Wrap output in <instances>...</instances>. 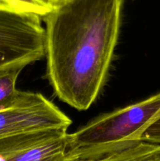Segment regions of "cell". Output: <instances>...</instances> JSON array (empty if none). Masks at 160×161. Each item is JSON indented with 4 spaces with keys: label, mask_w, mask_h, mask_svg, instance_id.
<instances>
[{
    "label": "cell",
    "mask_w": 160,
    "mask_h": 161,
    "mask_svg": "<svg viewBox=\"0 0 160 161\" xmlns=\"http://www.w3.org/2000/svg\"><path fill=\"white\" fill-rule=\"evenodd\" d=\"M123 0H71L45 22L47 77L56 97L88 109L107 80L117 45Z\"/></svg>",
    "instance_id": "1"
},
{
    "label": "cell",
    "mask_w": 160,
    "mask_h": 161,
    "mask_svg": "<svg viewBox=\"0 0 160 161\" xmlns=\"http://www.w3.org/2000/svg\"><path fill=\"white\" fill-rule=\"evenodd\" d=\"M160 93L144 101L104 114L67 135L68 153L93 152L130 142L160 145Z\"/></svg>",
    "instance_id": "2"
},
{
    "label": "cell",
    "mask_w": 160,
    "mask_h": 161,
    "mask_svg": "<svg viewBox=\"0 0 160 161\" xmlns=\"http://www.w3.org/2000/svg\"><path fill=\"white\" fill-rule=\"evenodd\" d=\"M45 28L34 14L0 8V71L21 67L45 55Z\"/></svg>",
    "instance_id": "3"
},
{
    "label": "cell",
    "mask_w": 160,
    "mask_h": 161,
    "mask_svg": "<svg viewBox=\"0 0 160 161\" xmlns=\"http://www.w3.org/2000/svg\"><path fill=\"white\" fill-rule=\"evenodd\" d=\"M72 121L39 93L21 91L13 105L0 110V138L26 132L68 129Z\"/></svg>",
    "instance_id": "4"
},
{
    "label": "cell",
    "mask_w": 160,
    "mask_h": 161,
    "mask_svg": "<svg viewBox=\"0 0 160 161\" xmlns=\"http://www.w3.org/2000/svg\"><path fill=\"white\" fill-rule=\"evenodd\" d=\"M67 129L26 132L0 138V161H64Z\"/></svg>",
    "instance_id": "5"
},
{
    "label": "cell",
    "mask_w": 160,
    "mask_h": 161,
    "mask_svg": "<svg viewBox=\"0 0 160 161\" xmlns=\"http://www.w3.org/2000/svg\"><path fill=\"white\" fill-rule=\"evenodd\" d=\"M64 161H160V145L130 142L104 150L67 153Z\"/></svg>",
    "instance_id": "6"
},
{
    "label": "cell",
    "mask_w": 160,
    "mask_h": 161,
    "mask_svg": "<svg viewBox=\"0 0 160 161\" xmlns=\"http://www.w3.org/2000/svg\"><path fill=\"white\" fill-rule=\"evenodd\" d=\"M24 68L15 67L0 71V110L13 105L21 91L16 87L17 78Z\"/></svg>",
    "instance_id": "7"
},
{
    "label": "cell",
    "mask_w": 160,
    "mask_h": 161,
    "mask_svg": "<svg viewBox=\"0 0 160 161\" xmlns=\"http://www.w3.org/2000/svg\"><path fill=\"white\" fill-rule=\"evenodd\" d=\"M0 8L34 14L42 18L52 10L40 0H0Z\"/></svg>",
    "instance_id": "8"
},
{
    "label": "cell",
    "mask_w": 160,
    "mask_h": 161,
    "mask_svg": "<svg viewBox=\"0 0 160 161\" xmlns=\"http://www.w3.org/2000/svg\"><path fill=\"white\" fill-rule=\"evenodd\" d=\"M40 1L45 3V5H47L52 9H53L59 7V6H63V5L68 3L71 0H40Z\"/></svg>",
    "instance_id": "9"
},
{
    "label": "cell",
    "mask_w": 160,
    "mask_h": 161,
    "mask_svg": "<svg viewBox=\"0 0 160 161\" xmlns=\"http://www.w3.org/2000/svg\"><path fill=\"white\" fill-rule=\"evenodd\" d=\"M160 117V110H159V112H158V114L156 115V116H155V120H156L157 119H158V118Z\"/></svg>",
    "instance_id": "10"
}]
</instances>
